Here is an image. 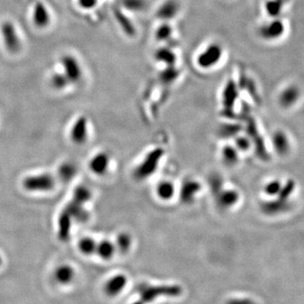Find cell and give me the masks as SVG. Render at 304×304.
<instances>
[{
	"label": "cell",
	"instance_id": "cell-1",
	"mask_svg": "<svg viewBox=\"0 0 304 304\" xmlns=\"http://www.w3.org/2000/svg\"><path fill=\"white\" fill-rule=\"evenodd\" d=\"M223 55L222 46L218 42H211L199 53L196 57V64L201 70H211L220 64Z\"/></svg>",
	"mask_w": 304,
	"mask_h": 304
},
{
	"label": "cell",
	"instance_id": "cell-2",
	"mask_svg": "<svg viewBox=\"0 0 304 304\" xmlns=\"http://www.w3.org/2000/svg\"><path fill=\"white\" fill-rule=\"evenodd\" d=\"M181 288L178 286H151L141 285L138 293H140L141 302H152L160 296H179L181 294Z\"/></svg>",
	"mask_w": 304,
	"mask_h": 304
},
{
	"label": "cell",
	"instance_id": "cell-3",
	"mask_svg": "<svg viewBox=\"0 0 304 304\" xmlns=\"http://www.w3.org/2000/svg\"><path fill=\"white\" fill-rule=\"evenodd\" d=\"M23 187L30 192H47L55 186V179L51 174L42 173L26 177L22 183Z\"/></svg>",
	"mask_w": 304,
	"mask_h": 304
},
{
	"label": "cell",
	"instance_id": "cell-4",
	"mask_svg": "<svg viewBox=\"0 0 304 304\" xmlns=\"http://www.w3.org/2000/svg\"><path fill=\"white\" fill-rule=\"evenodd\" d=\"M162 157V151L156 149L145 156L140 164L137 167L136 175L140 179H146L150 177L154 172H156L159 165L160 160Z\"/></svg>",
	"mask_w": 304,
	"mask_h": 304
},
{
	"label": "cell",
	"instance_id": "cell-5",
	"mask_svg": "<svg viewBox=\"0 0 304 304\" xmlns=\"http://www.w3.org/2000/svg\"><path fill=\"white\" fill-rule=\"evenodd\" d=\"M286 31V26L282 20L274 18L273 20L265 23L259 29V35L262 39L268 42H273L280 39Z\"/></svg>",
	"mask_w": 304,
	"mask_h": 304
},
{
	"label": "cell",
	"instance_id": "cell-6",
	"mask_svg": "<svg viewBox=\"0 0 304 304\" xmlns=\"http://www.w3.org/2000/svg\"><path fill=\"white\" fill-rule=\"evenodd\" d=\"M156 198L162 202H170L178 195L176 184L171 179H164L157 182L155 187Z\"/></svg>",
	"mask_w": 304,
	"mask_h": 304
},
{
	"label": "cell",
	"instance_id": "cell-7",
	"mask_svg": "<svg viewBox=\"0 0 304 304\" xmlns=\"http://www.w3.org/2000/svg\"><path fill=\"white\" fill-rule=\"evenodd\" d=\"M201 191V185L200 182L196 179H190L183 183L178 193L184 204H190L196 201Z\"/></svg>",
	"mask_w": 304,
	"mask_h": 304
},
{
	"label": "cell",
	"instance_id": "cell-8",
	"mask_svg": "<svg viewBox=\"0 0 304 304\" xmlns=\"http://www.w3.org/2000/svg\"><path fill=\"white\" fill-rule=\"evenodd\" d=\"M1 31L6 48L10 53H16L20 50V39L14 25L11 22L6 21L1 26Z\"/></svg>",
	"mask_w": 304,
	"mask_h": 304
},
{
	"label": "cell",
	"instance_id": "cell-9",
	"mask_svg": "<svg viewBox=\"0 0 304 304\" xmlns=\"http://www.w3.org/2000/svg\"><path fill=\"white\" fill-rule=\"evenodd\" d=\"M180 3L178 0H166L157 8L156 17L162 22H170L175 19L180 12Z\"/></svg>",
	"mask_w": 304,
	"mask_h": 304
},
{
	"label": "cell",
	"instance_id": "cell-10",
	"mask_svg": "<svg viewBox=\"0 0 304 304\" xmlns=\"http://www.w3.org/2000/svg\"><path fill=\"white\" fill-rule=\"evenodd\" d=\"M240 200V194L236 189L226 188L218 193L217 204L223 209L234 208Z\"/></svg>",
	"mask_w": 304,
	"mask_h": 304
},
{
	"label": "cell",
	"instance_id": "cell-11",
	"mask_svg": "<svg viewBox=\"0 0 304 304\" xmlns=\"http://www.w3.org/2000/svg\"><path fill=\"white\" fill-rule=\"evenodd\" d=\"M110 162H111V158L108 154L101 151L96 154L90 161V170L98 176H102L108 172Z\"/></svg>",
	"mask_w": 304,
	"mask_h": 304
},
{
	"label": "cell",
	"instance_id": "cell-12",
	"mask_svg": "<svg viewBox=\"0 0 304 304\" xmlns=\"http://www.w3.org/2000/svg\"><path fill=\"white\" fill-rule=\"evenodd\" d=\"M64 68V75L67 77L70 83H77L82 77V70L76 58L65 56L62 60Z\"/></svg>",
	"mask_w": 304,
	"mask_h": 304
},
{
	"label": "cell",
	"instance_id": "cell-13",
	"mask_svg": "<svg viewBox=\"0 0 304 304\" xmlns=\"http://www.w3.org/2000/svg\"><path fill=\"white\" fill-rule=\"evenodd\" d=\"M70 137L73 142L77 145H82L88 138V122L87 117H80L73 124Z\"/></svg>",
	"mask_w": 304,
	"mask_h": 304
},
{
	"label": "cell",
	"instance_id": "cell-14",
	"mask_svg": "<svg viewBox=\"0 0 304 304\" xmlns=\"http://www.w3.org/2000/svg\"><path fill=\"white\" fill-rule=\"evenodd\" d=\"M128 282V278L123 274H117L106 281L104 292L109 297H114L123 292Z\"/></svg>",
	"mask_w": 304,
	"mask_h": 304
},
{
	"label": "cell",
	"instance_id": "cell-15",
	"mask_svg": "<svg viewBox=\"0 0 304 304\" xmlns=\"http://www.w3.org/2000/svg\"><path fill=\"white\" fill-rule=\"evenodd\" d=\"M301 96V92L295 85H290L285 87L280 93L279 103L284 108H289L298 102Z\"/></svg>",
	"mask_w": 304,
	"mask_h": 304
},
{
	"label": "cell",
	"instance_id": "cell-16",
	"mask_svg": "<svg viewBox=\"0 0 304 304\" xmlns=\"http://www.w3.org/2000/svg\"><path fill=\"white\" fill-rule=\"evenodd\" d=\"M84 205V204L72 199L68 203L67 205L64 207V209L67 211L73 220H76L78 222H86L89 218V213L86 209Z\"/></svg>",
	"mask_w": 304,
	"mask_h": 304
},
{
	"label": "cell",
	"instance_id": "cell-17",
	"mask_svg": "<svg viewBox=\"0 0 304 304\" xmlns=\"http://www.w3.org/2000/svg\"><path fill=\"white\" fill-rule=\"evenodd\" d=\"M290 209V202H288V201H282L279 198L265 201L261 204L263 212L269 215H277L280 213L288 211Z\"/></svg>",
	"mask_w": 304,
	"mask_h": 304
},
{
	"label": "cell",
	"instance_id": "cell-18",
	"mask_svg": "<svg viewBox=\"0 0 304 304\" xmlns=\"http://www.w3.org/2000/svg\"><path fill=\"white\" fill-rule=\"evenodd\" d=\"M73 219L65 209H63L58 220V235L63 242L69 240L72 227Z\"/></svg>",
	"mask_w": 304,
	"mask_h": 304
},
{
	"label": "cell",
	"instance_id": "cell-19",
	"mask_svg": "<svg viewBox=\"0 0 304 304\" xmlns=\"http://www.w3.org/2000/svg\"><path fill=\"white\" fill-rule=\"evenodd\" d=\"M76 271L70 265H61L54 271V279L59 284L68 285L75 279Z\"/></svg>",
	"mask_w": 304,
	"mask_h": 304
},
{
	"label": "cell",
	"instance_id": "cell-20",
	"mask_svg": "<svg viewBox=\"0 0 304 304\" xmlns=\"http://www.w3.org/2000/svg\"><path fill=\"white\" fill-rule=\"evenodd\" d=\"M272 144L276 152L281 156H285L290 151V143L288 136L282 130H278L274 133L272 136Z\"/></svg>",
	"mask_w": 304,
	"mask_h": 304
},
{
	"label": "cell",
	"instance_id": "cell-21",
	"mask_svg": "<svg viewBox=\"0 0 304 304\" xmlns=\"http://www.w3.org/2000/svg\"><path fill=\"white\" fill-rule=\"evenodd\" d=\"M116 252H117V248L115 246L114 242L107 240V239L98 242L96 254H98L101 260H112Z\"/></svg>",
	"mask_w": 304,
	"mask_h": 304
},
{
	"label": "cell",
	"instance_id": "cell-22",
	"mask_svg": "<svg viewBox=\"0 0 304 304\" xmlns=\"http://www.w3.org/2000/svg\"><path fill=\"white\" fill-rule=\"evenodd\" d=\"M114 243L117 248V252L123 254H128V252L131 250L134 244L133 236L128 232H119L116 237Z\"/></svg>",
	"mask_w": 304,
	"mask_h": 304
},
{
	"label": "cell",
	"instance_id": "cell-23",
	"mask_svg": "<svg viewBox=\"0 0 304 304\" xmlns=\"http://www.w3.org/2000/svg\"><path fill=\"white\" fill-rule=\"evenodd\" d=\"M33 21L38 27H45L50 21V15L48 9L42 3H37L33 12Z\"/></svg>",
	"mask_w": 304,
	"mask_h": 304
},
{
	"label": "cell",
	"instance_id": "cell-24",
	"mask_svg": "<svg viewBox=\"0 0 304 304\" xmlns=\"http://www.w3.org/2000/svg\"><path fill=\"white\" fill-rule=\"evenodd\" d=\"M156 61L164 64L166 66H173L177 62V55L170 48L162 47L155 52Z\"/></svg>",
	"mask_w": 304,
	"mask_h": 304
},
{
	"label": "cell",
	"instance_id": "cell-25",
	"mask_svg": "<svg viewBox=\"0 0 304 304\" xmlns=\"http://www.w3.org/2000/svg\"><path fill=\"white\" fill-rule=\"evenodd\" d=\"M238 154L239 151H237L234 145H225L220 151V157L226 166L232 167L238 162Z\"/></svg>",
	"mask_w": 304,
	"mask_h": 304
},
{
	"label": "cell",
	"instance_id": "cell-26",
	"mask_svg": "<svg viewBox=\"0 0 304 304\" xmlns=\"http://www.w3.org/2000/svg\"><path fill=\"white\" fill-rule=\"evenodd\" d=\"M76 173H77V168L72 162H64L60 165L58 170L59 179L64 182L70 181L74 177L76 176Z\"/></svg>",
	"mask_w": 304,
	"mask_h": 304
},
{
	"label": "cell",
	"instance_id": "cell-27",
	"mask_svg": "<svg viewBox=\"0 0 304 304\" xmlns=\"http://www.w3.org/2000/svg\"><path fill=\"white\" fill-rule=\"evenodd\" d=\"M173 26L169 22H162L161 25L156 29L155 37L156 41L160 42H168L173 36Z\"/></svg>",
	"mask_w": 304,
	"mask_h": 304
},
{
	"label": "cell",
	"instance_id": "cell-28",
	"mask_svg": "<svg viewBox=\"0 0 304 304\" xmlns=\"http://www.w3.org/2000/svg\"><path fill=\"white\" fill-rule=\"evenodd\" d=\"M97 246H98V242L94 238L90 237H83L78 243L80 251L86 255L96 254Z\"/></svg>",
	"mask_w": 304,
	"mask_h": 304
},
{
	"label": "cell",
	"instance_id": "cell-29",
	"mask_svg": "<svg viewBox=\"0 0 304 304\" xmlns=\"http://www.w3.org/2000/svg\"><path fill=\"white\" fill-rule=\"evenodd\" d=\"M179 76V70H177V68H175V65L166 66V69L162 70L160 74V80L164 84L170 85L173 83L174 81H177Z\"/></svg>",
	"mask_w": 304,
	"mask_h": 304
},
{
	"label": "cell",
	"instance_id": "cell-30",
	"mask_svg": "<svg viewBox=\"0 0 304 304\" xmlns=\"http://www.w3.org/2000/svg\"><path fill=\"white\" fill-rule=\"evenodd\" d=\"M121 4L129 12H141L147 6L145 0H121Z\"/></svg>",
	"mask_w": 304,
	"mask_h": 304
},
{
	"label": "cell",
	"instance_id": "cell-31",
	"mask_svg": "<svg viewBox=\"0 0 304 304\" xmlns=\"http://www.w3.org/2000/svg\"><path fill=\"white\" fill-rule=\"evenodd\" d=\"M92 193L89 188L85 186V185H81L76 188L75 192H74V196L73 200L81 202L82 204H87V202L92 199Z\"/></svg>",
	"mask_w": 304,
	"mask_h": 304
},
{
	"label": "cell",
	"instance_id": "cell-32",
	"mask_svg": "<svg viewBox=\"0 0 304 304\" xmlns=\"http://www.w3.org/2000/svg\"><path fill=\"white\" fill-rule=\"evenodd\" d=\"M237 98V88L233 81H229L223 92V101L226 105L232 106L234 103L235 98Z\"/></svg>",
	"mask_w": 304,
	"mask_h": 304
},
{
	"label": "cell",
	"instance_id": "cell-33",
	"mask_svg": "<svg viewBox=\"0 0 304 304\" xmlns=\"http://www.w3.org/2000/svg\"><path fill=\"white\" fill-rule=\"evenodd\" d=\"M282 0H268L265 3V10L270 16L277 18L282 10Z\"/></svg>",
	"mask_w": 304,
	"mask_h": 304
},
{
	"label": "cell",
	"instance_id": "cell-34",
	"mask_svg": "<svg viewBox=\"0 0 304 304\" xmlns=\"http://www.w3.org/2000/svg\"><path fill=\"white\" fill-rule=\"evenodd\" d=\"M282 187V184L281 181L277 180V179H274V180H271V181L265 184V187H264V192L266 196L274 197V196L279 195Z\"/></svg>",
	"mask_w": 304,
	"mask_h": 304
},
{
	"label": "cell",
	"instance_id": "cell-35",
	"mask_svg": "<svg viewBox=\"0 0 304 304\" xmlns=\"http://www.w3.org/2000/svg\"><path fill=\"white\" fill-rule=\"evenodd\" d=\"M296 188V183L293 179H289L284 185H282L281 191L278 195V198L281 199L282 201H288L291 195L293 194V191Z\"/></svg>",
	"mask_w": 304,
	"mask_h": 304
},
{
	"label": "cell",
	"instance_id": "cell-36",
	"mask_svg": "<svg viewBox=\"0 0 304 304\" xmlns=\"http://www.w3.org/2000/svg\"><path fill=\"white\" fill-rule=\"evenodd\" d=\"M51 83H52L53 87L57 90L64 89L67 87L68 85L70 84V81L64 74V75L55 74L51 79Z\"/></svg>",
	"mask_w": 304,
	"mask_h": 304
},
{
	"label": "cell",
	"instance_id": "cell-37",
	"mask_svg": "<svg viewBox=\"0 0 304 304\" xmlns=\"http://www.w3.org/2000/svg\"><path fill=\"white\" fill-rule=\"evenodd\" d=\"M234 146L239 152H245L250 148L251 142L246 136H238L235 140Z\"/></svg>",
	"mask_w": 304,
	"mask_h": 304
},
{
	"label": "cell",
	"instance_id": "cell-38",
	"mask_svg": "<svg viewBox=\"0 0 304 304\" xmlns=\"http://www.w3.org/2000/svg\"><path fill=\"white\" fill-rule=\"evenodd\" d=\"M79 1L80 4L85 8H92L97 3V0H79Z\"/></svg>",
	"mask_w": 304,
	"mask_h": 304
},
{
	"label": "cell",
	"instance_id": "cell-39",
	"mask_svg": "<svg viewBox=\"0 0 304 304\" xmlns=\"http://www.w3.org/2000/svg\"><path fill=\"white\" fill-rule=\"evenodd\" d=\"M229 304H254L252 303L251 301H248V300H233L229 303Z\"/></svg>",
	"mask_w": 304,
	"mask_h": 304
},
{
	"label": "cell",
	"instance_id": "cell-40",
	"mask_svg": "<svg viewBox=\"0 0 304 304\" xmlns=\"http://www.w3.org/2000/svg\"><path fill=\"white\" fill-rule=\"evenodd\" d=\"M2 263H3V259H2V257L0 255V265H2Z\"/></svg>",
	"mask_w": 304,
	"mask_h": 304
},
{
	"label": "cell",
	"instance_id": "cell-41",
	"mask_svg": "<svg viewBox=\"0 0 304 304\" xmlns=\"http://www.w3.org/2000/svg\"><path fill=\"white\" fill-rule=\"evenodd\" d=\"M143 304L142 302L139 301V302H136V303H135V304Z\"/></svg>",
	"mask_w": 304,
	"mask_h": 304
}]
</instances>
